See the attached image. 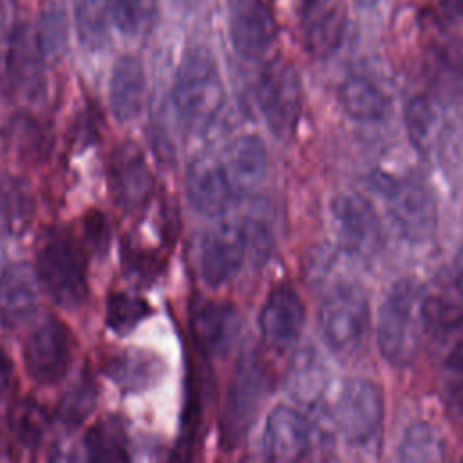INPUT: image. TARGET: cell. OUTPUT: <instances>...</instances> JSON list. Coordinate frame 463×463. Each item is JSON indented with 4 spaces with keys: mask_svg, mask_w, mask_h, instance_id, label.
Wrapping results in <instances>:
<instances>
[{
    "mask_svg": "<svg viewBox=\"0 0 463 463\" xmlns=\"http://www.w3.org/2000/svg\"><path fill=\"white\" fill-rule=\"evenodd\" d=\"M271 251V235L260 221L221 222L201 241L199 273L206 286L219 288L239 275L250 260L262 264Z\"/></svg>",
    "mask_w": 463,
    "mask_h": 463,
    "instance_id": "obj_1",
    "label": "cell"
},
{
    "mask_svg": "<svg viewBox=\"0 0 463 463\" xmlns=\"http://www.w3.org/2000/svg\"><path fill=\"white\" fill-rule=\"evenodd\" d=\"M425 288L414 279H400L387 291L376 324V340L382 356L405 367L414 362L425 326Z\"/></svg>",
    "mask_w": 463,
    "mask_h": 463,
    "instance_id": "obj_2",
    "label": "cell"
},
{
    "mask_svg": "<svg viewBox=\"0 0 463 463\" xmlns=\"http://www.w3.org/2000/svg\"><path fill=\"white\" fill-rule=\"evenodd\" d=\"M172 101L183 127L201 130L212 123L224 101V87L213 54L203 47L184 52L174 89Z\"/></svg>",
    "mask_w": 463,
    "mask_h": 463,
    "instance_id": "obj_3",
    "label": "cell"
},
{
    "mask_svg": "<svg viewBox=\"0 0 463 463\" xmlns=\"http://www.w3.org/2000/svg\"><path fill=\"white\" fill-rule=\"evenodd\" d=\"M40 286L61 307L76 309L89 293L85 250L71 232L51 230L36 250Z\"/></svg>",
    "mask_w": 463,
    "mask_h": 463,
    "instance_id": "obj_4",
    "label": "cell"
},
{
    "mask_svg": "<svg viewBox=\"0 0 463 463\" xmlns=\"http://www.w3.org/2000/svg\"><path fill=\"white\" fill-rule=\"evenodd\" d=\"M318 324L327 347L340 358H351L367 342L371 311L364 293L354 284L335 286L322 300Z\"/></svg>",
    "mask_w": 463,
    "mask_h": 463,
    "instance_id": "obj_5",
    "label": "cell"
},
{
    "mask_svg": "<svg viewBox=\"0 0 463 463\" xmlns=\"http://www.w3.org/2000/svg\"><path fill=\"white\" fill-rule=\"evenodd\" d=\"M268 392L269 374L266 365L255 353L242 354L230 378L222 405L221 438L226 450H232L246 436Z\"/></svg>",
    "mask_w": 463,
    "mask_h": 463,
    "instance_id": "obj_6",
    "label": "cell"
},
{
    "mask_svg": "<svg viewBox=\"0 0 463 463\" xmlns=\"http://www.w3.org/2000/svg\"><path fill=\"white\" fill-rule=\"evenodd\" d=\"M376 186L383 194L387 212L398 232L414 244L434 237L438 208L430 188L414 177L378 175Z\"/></svg>",
    "mask_w": 463,
    "mask_h": 463,
    "instance_id": "obj_7",
    "label": "cell"
},
{
    "mask_svg": "<svg viewBox=\"0 0 463 463\" xmlns=\"http://www.w3.org/2000/svg\"><path fill=\"white\" fill-rule=\"evenodd\" d=\"M383 412L385 402L380 385L369 378H351L336 400L335 421L349 447L369 450L380 441Z\"/></svg>",
    "mask_w": 463,
    "mask_h": 463,
    "instance_id": "obj_8",
    "label": "cell"
},
{
    "mask_svg": "<svg viewBox=\"0 0 463 463\" xmlns=\"http://www.w3.org/2000/svg\"><path fill=\"white\" fill-rule=\"evenodd\" d=\"M257 103L279 139L293 134L302 110V83L291 63L273 60L264 67L257 81Z\"/></svg>",
    "mask_w": 463,
    "mask_h": 463,
    "instance_id": "obj_9",
    "label": "cell"
},
{
    "mask_svg": "<svg viewBox=\"0 0 463 463\" xmlns=\"http://www.w3.org/2000/svg\"><path fill=\"white\" fill-rule=\"evenodd\" d=\"M74 358V336L65 322L45 317L24 344V365L38 385H54L69 373Z\"/></svg>",
    "mask_w": 463,
    "mask_h": 463,
    "instance_id": "obj_10",
    "label": "cell"
},
{
    "mask_svg": "<svg viewBox=\"0 0 463 463\" xmlns=\"http://www.w3.org/2000/svg\"><path fill=\"white\" fill-rule=\"evenodd\" d=\"M331 215L340 246L356 259H373L383 246L382 221L369 199L345 192L333 199Z\"/></svg>",
    "mask_w": 463,
    "mask_h": 463,
    "instance_id": "obj_11",
    "label": "cell"
},
{
    "mask_svg": "<svg viewBox=\"0 0 463 463\" xmlns=\"http://www.w3.org/2000/svg\"><path fill=\"white\" fill-rule=\"evenodd\" d=\"M107 179L110 195L123 212H136L152 197V170L141 150L132 143H119L110 152Z\"/></svg>",
    "mask_w": 463,
    "mask_h": 463,
    "instance_id": "obj_12",
    "label": "cell"
},
{
    "mask_svg": "<svg viewBox=\"0 0 463 463\" xmlns=\"http://www.w3.org/2000/svg\"><path fill=\"white\" fill-rule=\"evenodd\" d=\"M425 78L430 96L449 107L463 101V38L434 34L425 49Z\"/></svg>",
    "mask_w": 463,
    "mask_h": 463,
    "instance_id": "obj_13",
    "label": "cell"
},
{
    "mask_svg": "<svg viewBox=\"0 0 463 463\" xmlns=\"http://www.w3.org/2000/svg\"><path fill=\"white\" fill-rule=\"evenodd\" d=\"M279 34L277 20L264 0H233L230 7V40L235 52L257 61L266 56Z\"/></svg>",
    "mask_w": 463,
    "mask_h": 463,
    "instance_id": "obj_14",
    "label": "cell"
},
{
    "mask_svg": "<svg viewBox=\"0 0 463 463\" xmlns=\"http://www.w3.org/2000/svg\"><path fill=\"white\" fill-rule=\"evenodd\" d=\"M304 324L306 307L300 295L288 284L273 288L259 313L264 344L275 351H286L297 344Z\"/></svg>",
    "mask_w": 463,
    "mask_h": 463,
    "instance_id": "obj_15",
    "label": "cell"
},
{
    "mask_svg": "<svg viewBox=\"0 0 463 463\" xmlns=\"http://www.w3.org/2000/svg\"><path fill=\"white\" fill-rule=\"evenodd\" d=\"M241 318L232 302L197 298L190 306L195 347L206 356L226 354L239 336Z\"/></svg>",
    "mask_w": 463,
    "mask_h": 463,
    "instance_id": "obj_16",
    "label": "cell"
},
{
    "mask_svg": "<svg viewBox=\"0 0 463 463\" xmlns=\"http://www.w3.org/2000/svg\"><path fill=\"white\" fill-rule=\"evenodd\" d=\"M347 11L344 0H302L298 29L306 51L324 58L336 51L345 33Z\"/></svg>",
    "mask_w": 463,
    "mask_h": 463,
    "instance_id": "obj_17",
    "label": "cell"
},
{
    "mask_svg": "<svg viewBox=\"0 0 463 463\" xmlns=\"http://www.w3.org/2000/svg\"><path fill=\"white\" fill-rule=\"evenodd\" d=\"M313 439L311 421L297 409L279 405L268 414L262 434V450L268 459L282 463L302 459Z\"/></svg>",
    "mask_w": 463,
    "mask_h": 463,
    "instance_id": "obj_18",
    "label": "cell"
},
{
    "mask_svg": "<svg viewBox=\"0 0 463 463\" xmlns=\"http://www.w3.org/2000/svg\"><path fill=\"white\" fill-rule=\"evenodd\" d=\"M184 184L190 206L204 217L224 213L237 197L224 163L210 157L195 159L190 165Z\"/></svg>",
    "mask_w": 463,
    "mask_h": 463,
    "instance_id": "obj_19",
    "label": "cell"
},
{
    "mask_svg": "<svg viewBox=\"0 0 463 463\" xmlns=\"http://www.w3.org/2000/svg\"><path fill=\"white\" fill-rule=\"evenodd\" d=\"M40 280L36 269L25 262L5 268L0 277V326L18 329L38 309Z\"/></svg>",
    "mask_w": 463,
    "mask_h": 463,
    "instance_id": "obj_20",
    "label": "cell"
},
{
    "mask_svg": "<svg viewBox=\"0 0 463 463\" xmlns=\"http://www.w3.org/2000/svg\"><path fill=\"white\" fill-rule=\"evenodd\" d=\"M43 60L36 31L27 24L16 25L9 38L7 67L13 83L22 94L29 98L40 94L43 87Z\"/></svg>",
    "mask_w": 463,
    "mask_h": 463,
    "instance_id": "obj_21",
    "label": "cell"
},
{
    "mask_svg": "<svg viewBox=\"0 0 463 463\" xmlns=\"http://www.w3.org/2000/svg\"><path fill=\"white\" fill-rule=\"evenodd\" d=\"M146 90V78L143 63L134 54H123L114 61L110 72V109L119 123L136 119L141 112Z\"/></svg>",
    "mask_w": 463,
    "mask_h": 463,
    "instance_id": "obj_22",
    "label": "cell"
},
{
    "mask_svg": "<svg viewBox=\"0 0 463 463\" xmlns=\"http://www.w3.org/2000/svg\"><path fill=\"white\" fill-rule=\"evenodd\" d=\"M222 163L237 195L255 190L268 172V148L264 139L257 134L239 136L226 150Z\"/></svg>",
    "mask_w": 463,
    "mask_h": 463,
    "instance_id": "obj_23",
    "label": "cell"
},
{
    "mask_svg": "<svg viewBox=\"0 0 463 463\" xmlns=\"http://www.w3.org/2000/svg\"><path fill=\"white\" fill-rule=\"evenodd\" d=\"M447 107L432 96H414L405 107V128L409 141L421 156H434L445 139Z\"/></svg>",
    "mask_w": 463,
    "mask_h": 463,
    "instance_id": "obj_24",
    "label": "cell"
},
{
    "mask_svg": "<svg viewBox=\"0 0 463 463\" xmlns=\"http://www.w3.org/2000/svg\"><path fill=\"white\" fill-rule=\"evenodd\" d=\"M327 380L329 373L320 354L315 349L306 347L289 362L286 373V391L295 402L313 409L322 400Z\"/></svg>",
    "mask_w": 463,
    "mask_h": 463,
    "instance_id": "obj_25",
    "label": "cell"
},
{
    "mask_svg": "<svg viewBox=\"0 0 463 463\" xmlns=\"http://www.w3.org/2000/svg\"><path fill=\"white\" fill-rule=\"evenodd\" d=\"M338 101L344 112L362 123L382 121L391 109L389 96L367 76H349L338 87Z\"/></svg>",
    "mask_w": 463,
    "mask_h": 463,
    "instance_id": "obj_26",
    "label": "cell"
},
{
    "mask_svg": "<svg viewBox=\"0 0 463 463\" xmlns=\"http://www.w3.org/2000/svg\"><path fill=\"white\" fill-rule=\"evenodd\" d=\"M34 219V195L25 179L0 174V233L20 237Z\"/></svg>",
    "mask_w": 463,
    "mask_h": 463,
    "instance_id": "obj_27",
    "label": "cell"
},
{
    "mask_svg": "<svg viewBox=\"0 0 463 463\" xmlns=\"http://www.w3.org/2000/svg\"><path fill=\"white\" fill-rule=\"evenodd\" d=\"M163 362L154 353L141 349L121 351L107 364L110 378L125 391L150 387L163 374Z\"/></svg>",
    "mask_w": 463,
    "mask_h": 463,
    "instance_id": "obj_28",
    "label": "cell"
},
{
    "mask_svg": "<svg viewBox=\"0 0 463 463\" xmlns=\"http://www.w3.org/2000/svg\"><path fill=\"white\" fill-rule=\"evenodd\" d=\"M72 14L80 43L90 52L105 49L112 20L107 0H72Z\"/></svg>",
    "mask_w": 463,
    "mask_h": 463,
    "instance_id": "obj_29",
    "label": "cell"
},
{
    "mask_svg": "<svg viewBox=\"0 0 463 463\" xmlns=\"http://www.w3.org/2000/svg\"><path fill=\"white\" fill-rule=\"evenodd\" d=\"M425 326L434 333H452L463 326V289L458 282L454 288L425 291Z\"/></svg>",
    "mask_w": 463,
    "mask_h": 463,
    "instance_id": "obj_30",
    "label": "cell"
},
{
    "mask_svg": "<svg viewBox=\"0 0 463 463\" xmlns=\"http://www.w3.org/2000/svg\"><path fill=\"white\" fill-rule=\"evenodd\" d=\"M398 458L407 463H434L445 459V443L436 430L427 421L411 423L398 449Z\"/></svg>",
    "mask_w": 463,
    "mask_h": 463,
    "instance_id": "obj_31",
    "label": "cell"
},
{
    "mask_svg": "<svg viewBox=\"0 0 463 463\" xmlns=\"http://www.w3.org/2000/svg\"><path fill=\"white\" fill-rule=\"evenodd\" d=\"M85 450L92 461H125L128 459L127 436L116 418L96 421L85 434Z\"/></svg>",
    "mask_w": 463,
    "mask_h": 463,
    "instance_id": "obj_32",
    "label": "cell"
},
{
    "mask_svg": "<svg viewBox=\"0 0 463 463\" xmlns=\"http://www.w3.org/2000/svg\"><path fill=\"white\" fill-rule=\"evenodd\" d=\"M96 402H98L96 380L89 373H83L61 394L56 407V416L65 427L74 429L90 416V412L96 407Z\"/></svg>",
    "mask_w": 463,
    "mask_h": 463,
    "instance_id": "obj_33",
    "label": "cell"
},
{
    "mask_svg": "<svg viewBox=\"0 0 463 463\" xmlns=\"http://www.w3.org/2000/svg\"><path fill=\"white\" fill-rule=\"evenodd\" d=\"M114 25L127 36L146 34L157 20V0H107Z\"/></svg>",
    "mask_w": 463,
    "mask_h": 463,
    "instance_id": "obj_34",
    "label": "cell"
},
{
    "mask_svg": "<svg viewBox=\"0 0 463 463\" xmlns=\"http://www.w3.org/2000/svg\"><path fill=\"white\" fill-rule=\"evenodd\" d=\"M9 429L20 445L34 449L45 436L49 418L42 405L31 398L18 400L9 411Z\"/></svg>",
    "mask_w": 463,
    "mask_h": 463,
    "instance_id": "obj_35",
    "label": "cell"
},
{
    "mask_svg": "<svg viewBox=\"0 0 463 463\" xmlns=\"http://www.w3.org/2000/svg\"><path fill=\"white\" fill-rule=\"evenodd\" d=\"M150 311L148 302L141 297L130 293H110L107 297V326L118 335L130 333Z\"/></svg>",
    "mask_w": 463,
    "mask_h": 463,
    "instance_id": "obj_36",
    "label": "cell"
},
{
    "mask_svg": "<svg viewBox=\"0 0 463 463\" xmlns=\"http://www.w3.org/2000/svg\"><path fill=\"white\" fill-rule=\"evenodd\" d=\"M36 38L45 58L58 60L67 47V14L60 4H49L38 22Z\"/></svg>",
    "mask_w": 463,
    "mask_h": 463,
    "instance_id": "obj_37",
    "label": "cell"
},
{
    "mask_svg": "<svg viewBox=\"0 0 463 463\" xmlns=\"http://www.w3.org/2000/svg\"><path fill=\"white\" fill-rule=\"evenodd\" d=\"M441 396L450 412L463 414V338L454 342L441 365Z\"/></svg>",
    "mask_w": 463,
    "mask_h": 463,
    "instance_id": "obj_38",
    "label": "cell"
},
{
    "mask_svg": "<svg viewBox=\"0 0 463 463\" xmlns=\"http://www.w3.org/2000/svg\"><path fill=\"white\" fill-rule=\"evenodd\" d=\"M83 239L94 253H103L110 242V226L105 215L90 210L83 215Z\"/></svg>",
    "mask_w": 463,
    "mask_h": 463,
    "instance_id": "obj_39",
    "label": "cell"
},
{
    "mask_svg": "<svg viewBox=\"0 0 463 463\" xmlns=\"http://www.w3.org/2000/svg\"><path fill=\"white\" fill-rule=\"evenodd\" d=\"M439 13L447 22L463 20V0H439Z\"/></svg>",
    "mask_w": 463,
    "mask_h": 463,
    "instance_id": "obj_40",
    "label": "cell"
},
{
    "mask_svg": "<svg viewBox=\"0 0 463 463\" xmlns=\"http://www.w3.org/2000/svg\"><path fill=\"white\" fill-rule=\"evenodd\" d=\"M13 380V362L11 358L0 349V398L5 394Z\"/></svg>",
    "mask_w": 463,
    "mask_h": 463,
    "instance_id": "obj_41",
    "label": "cell"
},
{
    "mask_svg": "<svg viewBox=\"0 0 463 463\" xmlns=\"http://www.w3.org/2000/svg\"><path fill=\"white\" fill-rule=\"evenodd\" d=\"M454 268H456V282L463 289V244L458 250V255H456V260H454Z\"/></svg>",
    "mask_w": 463,
    "mask_h": 463,
    "instance_id": "obj_42",
    "label": "cell"
},
{
    "mask_svg": "<svg viewBox=\"0 0 463 463\" xmlns=\"http://www.w3.org/2000/svg\"><path fill=\"white\" fill-rule=\"evenodd\" d=\"M5 268H7V255H5L4 244H2V241H0V277H2V273L5 271Z\"/></svg>",
    "mask_w": 463,
    "mask_h": 463,
    "instance_id": "obj_43",
    "label": "cell"
},
{
    "mask_svg": "<svg viewBox=\"0 0 463 463\" xmlns=\"http://www.w3.org/2000/svg\"><path fill=\"white\" fill-rule=\"evenodd\" d=\"M179 5H183V7H195L201 0H175Z\"/></svg>",
    "mask_w": 463,
    "mask_h": 463,
    "instance_id": "obj_44",
    "label": "cell"
},
{
    "mask_svg": "<svg viewBox=\"0 0 463 463\" xmlns=\"http://www.w3.org/2000/svg\"><path fill=\"white\" fill-rule=\"evenodd\" d=\"M360 7H373V5H376L380 0H354Z\"/></svg>",
    "mask_w": 463,
    "mask_h": 463,
    "instance_id": "obj_45",
    "label": "cell"
}]
</instances>
